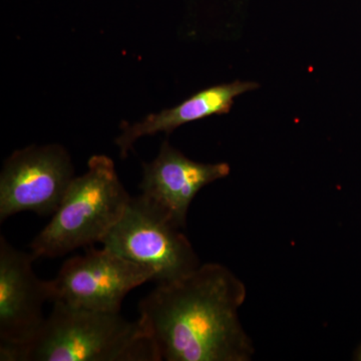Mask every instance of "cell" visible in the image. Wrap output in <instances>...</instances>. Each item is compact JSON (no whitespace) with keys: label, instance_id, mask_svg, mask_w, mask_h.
<instances>
[{"label":"cell","instance_id":"cell-1","mask_svg":"<svg viewBox=\"0 0 361 361\" xmlns=\"http://www.w3.org/2000/svg\"><path fill=\"white\" fill-rule=\"evenodd\" d=\"M247 289L219 263L158 284L139 303V320L159 361H249L253 341L240 322Z\"/></svg>","mask_w":361,"mask_h":361},{"label":"cell","instance_id":"cell-2","mask_svg":"<svg viewBox=\"0 0 361 361\" xmlns=\"http://www.w3.org/2000/svg\"><path fill=\"white\" fill-rule=\"evenodd\" d=\"M39 336L25 361H159L155 345L139 318L120 312L78 310L52 303Z\"/></svg>","mask_w":361,"mask_h":361},{"label":"cell","instance_id":"cell-3","mask_svg":"<svg viewBox=\"0 0 361 361\" xmlns=\"http://www.w3.org/2000/svg\"><path fill=\"white\" fill-rule=\"evenodd\" d=\"M87 172L75 177L51 222L30 243L37 259L56 258L101 243L132 198L109 157L94 155Z\"/></svg>","mask_w":361,"mask_h":361},{"label":"cell","instance_id":"cell-4","mask_svg":"<svg viewBox=\"0 0 361 361\" xmlns=\"http://www.w3.org/2000/svg\"><path fill=\"white\" fill-rule=\"evenodd\" d=\"M101 244L148 268L158 284L180 279L201 265L182 228L155 202L142 194L130 198L122 217Z\"/></svg>","mask_w":361,"mask_h":361},{"label":"cell","instance_id":"cell-5","mask_svg":"<svg viewBox=\"0 0 361 361\" xmlns=\"http://www.w3.org/2000/svg\"><path fill=\"white\" fill-rule=\"evenodd\" d=\"M148 281L154 273L115 252L87 247L85 255L63 263L58 275L47 281L49 301L101 312H120L130 291Z\"/></svg>","mask_w":361,"mask_h":361},{"label":"cell","instance_id":"cell-6","mask_svg":"<svg viewBox=\"0 0 361 361\" xmlns=\"http://www.w3.org/2000/svg\"><path fill=\"white\" fill-rule=\"evenodd\" d=\"M61 145L30 146L6 159L0 174V221L23 212L54 215L75 179Z\"/></svg>","mask_w":361,"mask_h":361},{"label":"cell","instance_id":"cell-7","mask_svg":"<svg viewBox=\"0 0 361 361\" xmlns=\"http://www.w3.org/2000/svg\"><path fill=\"white\" fill-rule=\"evenodd\" d=\"M37 257L0 237V360L25 361L44 327L42 306L49 301L47 281L33 271Z\"/></svg>","mask_w":361,"mask_h":361},{"label":"cell","instance_id":"cell-8","mask_svg":"<svg viewBox=\"0 0 361 361\" xmlns=\"http://www.w3.org/2000/svg\"><path fill=\"white\" fill-rule=\"evenodd\" d=\"M227 163L190 160L165 141L155 160L142 165V195L155 202L179 227L185 228L188 211L197 194L230 174Z\"/></svg>","mask_w":361,"mask_h":361},{"label":"cell","instance_id":"cell-9","mask_svg":"<svg viewBox=\"0 0 361 361\" xmlns=\"http://www.w3.org/2000/svg\"><path fill=\"white\" fill-rule=\"evenodd\" d=\"M258 87L257 82L241 80L214 85L202 90L174 108L147 116L141 122L123 123L121 125L122 132L116 139V145L120 149L121 157L126 158L135 142L145 135H156L159 133L170 134L177 128L188 123L229 113L237 97Z\"/></svg>","mask_w":361,"mask_h":361},{"label":"cell","instance_id":"cell-10","mask_svg":"<svg viewBox=\"0 0 361 361\" xmlns=\"http://www.w3.org/2000/svg\"><path fill=\"white\" fill-rule=\"evenodd\" d=\"M353 360L361 361V343L355 349V353H353Z\"/></svg>","mask_w":361,"mask_h":361}]
</instances>
